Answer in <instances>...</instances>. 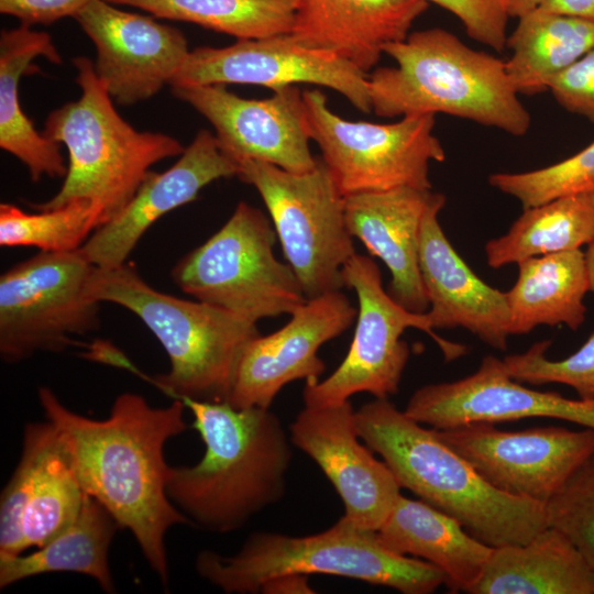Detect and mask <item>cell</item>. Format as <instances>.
Listing matches in <instances>:
<instances>
[{
    "label": "cell",
    "instance_id": "obj_1",
    "mask_svg": "<svg viewBox=\"0 0 594 594\" xmlns=\"http://www.w3.org/2000/svg\"><path fill=\"white\" fill-rule=\"evenodd\" d=\"M45 417L59 431L86 494L98 501L120 527L134 536L152 570L166 584L167 530L189 524L167 494L168 439L187 429L185 404L153 407L135 393L117 396L106 419L65 407L50 387L38 388Z\"/></svg>",
    "mask_w": 594,
    "mask_h": 594
},
{
    "label": "cell",
    "instance_id": "obj_2",
    "mask_svg": "<svg viewBox=\"0 0 594 594\" xmlns=\"http://www.w3.org/2000/svg\"><path fill=\"white\" fill-rule=\"evenodd\" d=\"M179 399L194 415L205 453L194 465L170 466L168 497L207 530H238L284 497L293 458L289 435L270 408Z\"/></svg>",
    "mask_w": 594,
    "mask_h": 594
},
{
    "label": "cell",
    "instance_id": "obj_3",
    "mask_svg": "<svg viewBox=\"0 0 594 594\" xmlns=\"http://www.w3.org/2000/svg\"><path fill=\"white\" fill-rule=\"evenodd\" d=\"M361 440L387 464L400 487L447 513L493 548L522 544L548 527L546 504L490 484L435 432L375 398L355 411Z\"/></svg>",
    "mask_w": 594,
    "mask_h": 594
},
{
    "label": "cell",
    "instance_id": "obj_4",
    "mask_svg": "<svg viewBox=\"0 0 594 594\" xmlns=\"http://www.w3.org/2000/svg\"><path fill=\"white\" fill-rule=\"evenodd\" d=\"M396 62L367 75L372 110L378 117L446 113L525 135L531 123L505 62L432 28L411 32L384 47Z\"/></svg>",
    "mask_w": 594,
    "mask_h": 594
},
{
    "label": "cell",
    "instance_id": "obj_5",
    "mask_svg": "<svg viewBox=\"0 0 594 594\" xmlns=\"http://www.w3.org/2000/svg\"><path fill=\"white\" fill-rule=\"evenodd\" d=\"M86 292L98 302L130 310L152 331L170 364L153 382L174 399L227 403L239 360L261 334L252 320L156 290L128 263L94 265Z\"/></svg>",
    "mask_w": 594,
    "mask_h": 594
},
{
    "label": "cell",
    "instance_id": "obj_6",
    "mask_svg": "<svg viewBox=\"0 0 594 594\" xmlns=\"http://www.w3.org/2000/svg\"><path fill=\"white\" fill-rule=\"evenodd\" d=\"M73 65L80 97L53 110L43 132L66 146L67 172L59 190L33 207L48 210L86 199L98 207L105 224L130 202L153 165L185 147L168 134L139 131L125 121L89 58L75 57Z\"/></svg>",
    "mask_w": 594,
    "mask_h": 594
},
{
    "label": "cell",
    "instance_id": "obj_7",
    "mask_svg": "<svg viewBox=\"0 0 594 594\" xmlns=\"http://www.w3.org/2000/svg\"><path fill=\"white\" fill-rule=\"evenodd\" d=\"M197 572L226 593H258L270 579L285 573L329 574L404 594H429L446 584L433 564L389 550L377 531L356 527L341 517L324 531L289 536L258 531L232 556L202 551Z\"/></svg>",
    "mask_w": 594,
    "mask_h": 594
},
{
    "label": "cell",
    "instance_id": "obj_8",
    "mask_svg": "<svg viewBox=\"0 0 594 594\" xmlns=\"http://www.w3.org/2000/svg\"><path fill=\"white\" fill-rule=\"evenodd\" d=\"M276 232L256 207L240 201L228 221L172 268L187 295L257 322L290 315L307 298L290 265L274 255Z\"/></svg>",
    "mask_w": 594,
    "mask_h": 594
},
{
    "label": "cell",
    "instance_id": "obj_9",
    "mask_svg": "<svg viewBox=\"0 0 594 594\" xmlns=\"http://www.w3.org/2000/svg\"><path fill=\"white\" fill-rule=\"evenodd\" d=\"M238 177L252 185L270 213L284 255L307 299L341 290L342 267L356 253L344 197L321 158L306 173L242 160Z\"/></svg>",
    "mask_w": 594,
    "mask_h": 594
},
{
    "label": "cell",
    "instance_id": "obj_10",
    "mask_svg": "<svg viewBox=\"0 0 594 594\" xmlns=\"http://www.w3.org/2000/svg\"><path fill=\"white\" fill-rule=\"evenodd\" d=\"M302 98L310 139L343 197L432 188L429 165L446 160L433 133L436 114L406 116L393 123L349 121L329 108L319 89L305 90Z\"/></svg>",
    "mask_w": 594,
    "mask_h": 594
},
{
    "label": "cell",
    "instance_id": "obj_11",
    "mask_svg": "<svg viewBox=\"0 0 594 594\" xmlns=\"http://www.w3.org/2000/svg\"><path fill=\"white\" fill-rule=\"evenodd\" d=\"M342 279L359 300L352 343L330 376L322 382H306L304 405L339 404L364 392L375 398L396 395L410 353L407 342L400 339L407 328L429 334L447 361L468 352L465 345L438 336L426 312H413L396 302L383 288L381 271L371 257L355 253L342 267Z\"/></svg>",
    "mask_w": 594,
    "mask_h": 594
},
{
    "label": "cell",
    "instance_id": "obj_12",
    "mask_svg": "<svg viewBox=\"0 0 594 594\" xmlns=\"http://www.w3.org/2000/svg\"><path fill=\"white\" fill-rule=\"evenodd\" d=\"M94 268L79 249L46 252L14 264L0 277V355L16 363L59 352L100 326V302L86 292Z\"/></svg>",
    "mask_w": 594,
    "mask_h": 594
},
{
    "label": "cell",
    "instance_id": "obj_13",
    "mask_svg": "<svg viewBox=\"0 0 594 594\" xmlns=\"http://www.w3.org/2000/svg\"><path fill=\"white\" fill-rule=\"evenodd\" d=\"M432 429L494 487L543 504L594 453L590 428L506 431L491 422H472Z\"/></svg>",
    "mask_w": 594,
    "mask_h": 594
},
{
    "label": "cell",
    "instance_id": "obj_14",
    "mask_svg": "<svg viewBox=\"0 0 594 594\" xmlns=\"http://www.w3.org/2000/svg\"><path fill=\"white\" fill-rule=\"evenodd\" d=\"M367 75L336 54L312 48L292 33L237 40L191 50L170 87L256 85L276 90L312 84L336 90L363 113L372 111Z\"/></svg>",
    "mask_w": 594,
    "mask_h": 594
},
{
    "label": "cell",
    "instance_id": "obj_15",
    "mask_svg": "<svg viewBox=\"0 0 594 594\" xmlns=\"http://www.w3.org/2000/svg\"><path fill=\"white\" fill-rule=\"evenodd\" d=\"M172 92L207 119L237 163L255 160L293 173L316 166L302 92L296 86L273 90L266 99L242 98L226 85L174 86Z\"/></svg>",
    "mask_w": 594,
    "mask_h": 594
},
{
    "label": "cell",
    "instance_id": "obj_16",
    "mask_svg": "<svg viewBox=\"0 0 594 594\" xmlns=\"http://www.w3.org/2000/svg\"><path fill=\"white\" fill-rule=\"evenodd\" d=\"M74 19L96 47L95 69L113 101L131 106L170 85L190 50L178 29L94 0Z\"/></svg>",
    "mask_w": 594,
    "mask_h": 594
},
{
    "label": "cell",
    "instance_id": "obj_17",
    "mask_svg": "<svg viewBox=\"0 0 594 594\" xmlns=\"http://www.w3.org/2000/svg\"><path fill=\"white\" fill-rule=\"evenodd\" d=\"M289 438L333 485L344 505L342 517L359 528L377 531L402 487L387 464L361 443L350 400L305 405L289 426Z\"/></svg>",
    "mask_w": 594,
    "mask_h": 594
},
{
    "label": "cell",
    "instance_id": "obj_18",
    "mask_svg": "<svg viewBox=\"0 0 594 594\" xmlns=\"http://www.w3.org/2000/svg\"><path fill=\"white\" fill-rule=\"evenodd\" d=\"M86 493L57 428L25 425L20 460L0 499V539L42 547L77 517Z\"/></svg>",
    "mask_w": 594,
    "mask_h": 594
},
{
    "label": "cell",
    "instance_id": "obj_19",
    "mask_svg": "<svg viewBox=\"0 0 594 594\" xmlns=\"http://www.w3.org/2000/svg\"><path fill=\"white\" fill-rule=\"evenodd\" d=\"M356 315L341 290L307 299L283 328L249 342L227 403L237 409L270 408L286 384L319 381L326 370L318 356L319 348L342 334Z\"/></svg>",
    "mask_w": 594,
    "mask_h": 594
},
{
    "label": "cell",
    "instance_id": "obj_20",
    "mask_svg": "<svg viewBox=\"0 0 594 594\" xmlns=\"http://www.w3.org/2000/svg\"><path fill=\"white\" fill-rule=\"evenodd\" d=\"M404 411L435 429L542 417L594 430V399H571L526 387L512 378L503 360L494 355L484 356L469 376L418 388Z\"/></svg>",
    "mask_w": 594,
    "mask_h": 594
},
{
    "label": "cell",
    "instance_id": "obj_21",
    "mask_svg": "<svg viewBox=\"0 0 594 594\" xmlns=\"http://www.w3.org/2000/svg\"><path fill=\"white\" fill-rule=\"evenodd\" d=\"M238 174V163L223 151L217 136L201 129L173 166L162 173L151 170L130 202L96 229L79 250L98 267L124 264L160 218L197 199L210 183Z\"/></svg>",
    "mask_w": 594,
    "mask_h": 594
},
{
    "label": "cell",
    "instance_id": "obj_22",
    "mask_svg": "<svg viewBox=\"0 0 594 594\" xmlns=\"http://www.w3.org/2000/svg\"><path fill=\"white\" fill-rule=\"evenodd\" d=\"M439 197L427 210L419 239V268L431 328L461 327L487 345L504 351L509 333L506 293L481 279L454 250L438 216L446 204Z\"/></svg>",
    "mask_w": 594,
    "mask_h": 594
},
{
    "label": "cell",
    "instance_id": "obj_23",
    "mask_svg": "<svg viewBox=\"0 0 594 594\" xmlns=\"http://www.w3.org/2000/svg\"><path fill=\"white\" fill-rule=\"evenodd\" d=\"M439 195L431 189L398 187L344 197L350 234L386 264L392 275L388 295L417 314L429 308L419 268L421 224Z\"/></svg>",
    "mask_w": 594,
    "mask_h": 594
},
{
    "label": "cell",
    "instance_id": "obj_24",
    "mask_svg": "<svg viewBox=\"0 0 594 594\" xmlns=\"http://www.w3.org/2000/svg\"><path fill=\"white\" fill-rule=\"evenodd\" d=\"M428 7L424 0H297L290 33L367 74Z\"/></svg>",
    "mask_w": 594,
    "mask_h": 594
},
{
    "label": "cell",
    "instance_id": "obj_25",
    "mask_svg": "<svg viewBox=\"0 0 594 594\" xmlns=\"http://www.w3.org/2000/svg\"><path fill=\"white\" fill-rule=\"evenodd\" d=\"M377 534L389 550L439 568L453 592L472 591L493 551L454 517L402 494Z\"/></svg>",
    "mask_w": 594,
    "mask_h": 594
},
{
    "label": "cell",
    "instance_id": "obj_26",
    "mask_svg": "<svg viewBox=\"0 0 594 594\" xmlns=\"http://www.w3.org/2000/svg\"><path fill=\"white\" fill-rule=\"evenodd\" d=\"M37 57L62 63L50 34L25 24L1 31L0 147L26 166L34 183L44 176L63 177L67 172L59 143L40 133L20 105L19 81L24 74H30Z\"/></svg>",
    "mask_w": 594,
    "mask_h": 594
},
{
    "label": "cell",
    "instance_id": "obj_27",
    "mask_svg": "<svg viewBox=\"0 0 594 594\" xmlns=\"http://www.w3.org/2000/svg\"><path fill=\"white\" fill-rule=\"evenodd\" d=\"M473 594H594V572L560 530L493 548Z\"/></svg>",
    "mask_w": 594,
    "mask_h": 594
},
{
    "label": "cell",
    "instance_id": "obj_28",
    "mask_svg": "<svg viewBox=\"0 0 594 594\" xmlns=\"http://www.w3.org/2000/svg\"><path fill=\"white\" fill-rule=\"evenodd\" d=\"M514 286L506 292L509 333L527 334L538 326L578 330L585 321L590 292L585 253L558 252L521 261Z\"/></svg>",
    "mask_w": 594,
    "mask_h": 594
},
{
    "label": "cell",
    "instance_id": "obj_29",
    "mask_svg": "<svg viewBox=\"0 0 594 594\" xmlns=\"http://www.w3.org/2000/svg\"><path fill=\"white\" fill-rule=\"evenodd\" d=\"M506 46L507 76L519 95L549 90L551 81L594 47V21L540 8L522 15Z\"/></svg>",
    "mask_w": 594,
    "mask_h": 594
},
{
    "label": "cell",
    "instance_id": "obj_30",
    "mask_svg": "<svg viewBox=\"0 0 594 594\" xmlns=\"http://www.w3.org/2000/svg\"><path fill=\"white\" fill-rule=\"evenodd\" d=\"M119 524L95 498L86 494L76 519L31 554H0V587L50 572H77L113 593L108 551Z\"/></svg>",
    "mask_w": 594,
    "mask_h": 594
},
{
    "label": "cell",
    "instance_id": "obj_31",
    "mask_svg": "<svg viewBox=\"0 0 594 594\" xmlns=\"http://www.w3.org/2000/svg\"><path fill=\"white\" fill-rule=\"evenodd\" d=\"M594 239V191L524 209L508 231L485 244L487 265L499 268L524 260L581 249Z\"/></svg>",
    "mask_w": 594,
    "mask_h": 594
},
{
    "label": "cell",
    "instance_id": "obj_32",
    "mask_svg": "<svg viewBox=\"0 0 594 594\" xmlns=\"http://www.w3.org/2000/svg\"><path fill=\"white\" fill-rule=\"evenodd\" d=\"M155 18L194 23L234 36L261 38L290 33L297 0H107Z\"/></svg>",
    "mask_w": 594,
    "mask_h": 594
},
{
    "label": "cell",
    "instance_id": "obj_33",
    "mask_svg": "<svg viewBox=\"0 0 594 594\" xmlns=\"http://www.w3.org/2000/svg\"><path fill=\"white\" fill-rule=\"evenodd\" d=\"M102 224L100 210L86 199L37 213L1 204L0 245L34 246L46 252L75 251Z\"/></svg>",
    "mask_w": 594,
    "mask_h": 594
},
{
    "label": "cell",
    "instance_id": "obj_34",
    "mask_svg": "<svg viewBox=\"0 0 594 594\" xmlns=\"http://www.w3.org/2000/svg\"><path fill=\"white\" fill-rule=\"evenodd\" d=\"M488 183L516 198L522 209L594 191V142L569 158L539 169L492 174Z\"/></svg>",
    "mask_w": 594,
    "mask_h": 594
},
{
    "label": "cell",
    "instance_id": "obj_35",
    "mask_svg": "<svg viewBox=\"0 0 594 594\" xmlns=\"http://www.w3.org/2000/svg\"><path fill=\"white\" fill-rule=\"evenodd\" d=\"M551 340L535 342L524 353L503 359L509 376L531 385L559 383L573 388L579 398L594 399V331L571 355L562 360L547 356Z\"/></svg>",
    "mask_w": 594,
    "mask_h": 594
},
{
    "label": "cell",
    "instance_id": "obj_36",
    "mask_svg": "<svg viewBox=\"0 0 594 594\" xmlns=\"http://www.w3.org/2000/svg\"><path fill=\"white\" fill-rule=\"evenodd\" d=\"M548 526L560 530L594 572V453L546 503Z\"/></svg>",
    "mask_w": 594,
    "mask_h": 594
},
{
    "label": "cell",
    "instance_id": "obj_37",
    "mask_svg": "<svg viewBox=\"0 0 594 594\" xmlns=\"http://www.w3.org/2000/svg\"><path fill=\"white\" fill-rule=\"evenodd\" d=\"M454 14L466 34L496 52L506 47L508 14L505 0H424Z\"/></svg>",
    "mask_w": 594,
    "mask_h": 594
},
{
    "label": "cell",
    "instance_id": "obj_38",
    "mask_svg": "<svg viewBox=\"0 0 594 594\" xmlns=\"http://www.w3.org/2000/svg\"><path fill=\"white\" fill-rule=\"evenodd\" d=\"M549 91L565 110L594 122V47L560 73Z\"/></svg>",
    "mask_w": 594,
    "mask_h": 594
},
{
    "label": "cell",
    "instance_id": "obj_39",
    "mask_svg": "<svg viewBox=\"0 0 594 594\" xmlns=\"http://www.w3.org/2000/svg\"><path fill=\"white\" fill-rule=\"evenodd\" d=\"M94 0H0V12L11 15L29 26L52 24L61 19L74 18Z\"/></svg>",
    "mask_w": 594,
    "mask_h": 594
},
{
    "label": "cell",
    "instance_id": "obj_40",
    "mask_svg": "<svg viewBox=\"0 0 594 594\" xmlns=\"http://www.w3.org/2000/svg\"><path fill=\"white\" fill-rule=\"evenodd\" d=\"M264 594H312L307 574L285 573L267 580L260 588Z\"/></svg>",
    "mask_w": 594,
    "mask_h": 594
},
{
    "label": "cell",
    "instance_id": "obj_41",
    "mask_svg": "<svg viewBox=\"0 0 594 594\" xmlns=\"http://www.w3.org/2000/svg\"><path fill=\"white\" fill-rule=\"evenodd\" d=\"M539 8L594 21V0H544Z\"/></svg>",
    "mask_w": 594,
    "mask_h": 594
},
{
    "label": "cell",
    "instance_id": "obj_42",
    "mask_svg": "<svg viewBox=\"0 0 594 594\" xmlns=\"http://www.w3.org/2000/svg\"><path fill=\"white\" fill-rule=\"evenodd\" d=\"M544 0H505L506 10L509 18H521L522 15L538 9Z\"/></svg>",
    "mask_w": 594,
    "mask_h": 594
},
{
    "label": "cell",
    "instance_id": "obj_43",
    "mask_svg": "<svg viewBox=\"0 0 594 594\" xmlns=\"http://www.w3.org/2000/svg\"><path fill=\"white\" fill-rule=\"evenodd\" d=\"M585 262L590 282V292L594 294V239L588 244L585 252Z\"/></svg>",
    "mask_w": 594,
    "mask_h": 594
}]
</instances>
